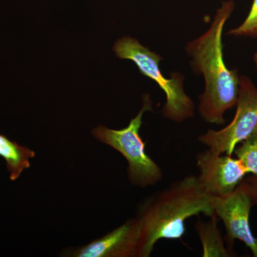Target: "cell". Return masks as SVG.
Listing matches in <instances>:
<instances>
[{
  "label": "cell",
  "mask_w": 257,
  "mask_h": 257,
  "mask_svg": "<svg viewBox=\"0 0 257 257\" xmlns=\"http://www.w3.org/2000/svg\"><path fill=\"white\" fill-rule=\"evenodd\" d=\"M234 8L232 0L224 2L207 31L186 47L193 69L204 77V90L199 96L198 111L209 124H224L225 113L237 102L239 75L226 67L222 44L225 24Z\"/></svg>",
  "instance_id": "cell-1"
},
{
  "label": "cell",
  "mask_w": 257,
  "mask_h": 257,
  "mask_svg": "<svg viewBox=\"0 0 257 257\" xmlns=\"http://www.w3.org/2000/svg\"><path fill=\"white\" fill-rule=\"evenodd\" d=\"M216 197L204 189L197 176L189 175L149 198L138 217L142 230L139 257L150 256L161 239H181L192 216L215 215Z\"/></svg>",
  "instance_id": "cell-2"
},
{
  "label": "cell",
  "mask_w": 257,
  "mask_h": 257,
  "mask_svg": "<svg viewBox=\"0 0 257 257\" xmlns=\"http://www.w3.org/2000/svg\"><path fill=\"white\" fill-rule=\"evenodd\" d=\"M113 50L121 60L133 61L143 75L155 81L165 92L166 102L162 111L164 117L175 123L194 117L195 104L184 90L183 76L174 72L170 78L165 77L160 67V55L130 37L118 40Z\"/></svg>",
  "instance_id": "cell-3"
},
{
  "label": "cell",
  "mask_w": 257,
  "mask_h": 257,
  "mask_svg": "<svg viewBox=\"0 0 257 257\" xmlns=\"http://www.w3.org/2000/svg\"><path fill=\"white\" fill-rule=\"evenodd\" d=\"M152 110L150 96L144 98L143 105L138 114L130 121L126 127L112 130L99 126L92 134L99 141L106 144L119 152L127 160L130 182L142 187H151L160 182L163 172L145 152V143L140 135L145 111Z\"/></svg>",
  "instance_id": "cell-4"
},
{
  "label": "cell",
  "mask_w": 257,
  "mask_h": 257,
  "mask_svg": "<svg viewBox=\"0 0 257 257\" xmlns=\"http://www.w3.org/2000/svg\"><path fill=\"white\" fill-rule=\"evenodd\" d=\"M232 121L219 130H209L198 141L219 155H233L235 147L257 127V88L246 76H239V95Z\"/></svg>",
  "instance_id": "cell-5"
},
{
  "label": "cell",
  "mask_w": 257,
  "mask_h": 257,
  "mask_svg": "<svg viewBox=\"0 0 257 257\" xmlns=\"http://www.w3.org/2000/svg\"><path fill=\"white\" fill-rule=\"evenodd\" d=\"M253 206L246 186L241 181L234 192L225 197H216L214 213L224 223L228 248L232 251L235 240L244 243L257 257V239L249 224L250 211Z\"/></svg>",
  "instance_id": "cell-6"
},
{
  "label": "cell",
  "mask_w": 257,
  "mask_h": 257,
  "mask_svg": "<svg viewBox=\"0 0 257 257\" xmlns=\"http://www.w3.org/2000/svg\"><path fill=\"white\" fill-rule=\"evenodd\" d=\"M198 179L204 189L216 197L231 194L248 175L239 159L219 155L209 149L196 157Z\"/></svg>",
  "instance_id": "cell-7"
},
{
  "label": "cell",
  "mask_w": 257,
  "mask_h": 257,
  "mask_svg": "<svg viewBox=\"0 0 257 257\" xmlns=\"http://www.w3.org/2000/svg\"><path fill=\"white\" fill-rule=\"evenodd\" d=\"M141 231L138 218L130 219L100 239L77 250L74 256L139 257Z\"/></svg>",
  "instance_id": "cell-8"
},
{
  "label": "cell",
  "mask_w": 257,
  "mask_h": 257,
  "mask_svg": "<svg viewBox=\"0 0 257 257\" xmlns=\"http://www.w3.org/2000/svg\"><path fill=\"white\" fill-rule=\"evenodd\" d=\"M207 221H198L195 229L203 248V257L234 256L232 251L226 247L220 229L218 227V217L210 216Z\"/></svg>",
  "instance_id": "cell-9"
},
{
  "label": "cell",
  "mask_w": 257,
  "mask_h": 257,
  "mask_svg": "<svg viewBox=\"0 0 257 257\" xmlns=\"http://www.w3.org/2000/svg\"><path fill=\"white\" fill-rule=\"evenodd\" d=\"M35 156V152L28 147L21 146L0 135V157L6 162L10 180H16L24 170L30 168V160Z\"/></svg>",
  "instance_id": "cell-10"
},
{
  "label": "cell",
  "mask_w": 257,
  "mask_h": 257,
  "mask_svg": "<svg viewBox=\"0 0 257 257\" xmlns=\"http://www.w3.org/2000/svg\"><path fill=\"white\" fill-rule=\"evenodd\" d=\"M233 155L239 159L248 175L257 176V127L235 147Z\"/></svg>",
  "instance_id": "cell-11"
},
{
  "label": "cell",
  "mask_w": 257,
  "mask_h": 257,
  "mask_svg": "<svg viewBox=\"0 0 257 257\" xmlns=\"http://www.w3.org/2000/svg\"><path fill=\"white\" fill-rule=\"evenodd\" d=\"M227 35L234 37H257V0H253L251 10L244 21L236 28L230 30Z\"/></svg>",
  "instance_id": "cell-12"
},
{
  "label": "cell",
  "mask_w": 257,
  "mask_h": 257,
  "mask_svg": "<svg viewBox=\"0 0 257 257\" xmlns=\"http://www.w3.org/2000/svg\"><path fill=\"white\" fill-rule=\"evenodd\" d=\"M242 182L247 189L253 206L257 205V176L251 175L245 177Z\"/></svg>",
  "instance_id": "cell-13"
},
{
  "label": "cell",
  "mask_w": 257,
  "mask_h": 257,
  "mask_svg": "<svg viewBox=\"0 0 257 257\" xmlns=\"http://www.w3.org/2000/svg\"><path fill=\"white\" fill-rule=\"evenodd\" d=\"M253 60H254L255 65H256L257 70V52H256V54H255L254 57H253Z\"/></svg>",
  "instance_id": "cell-14"
}]
</instances>
